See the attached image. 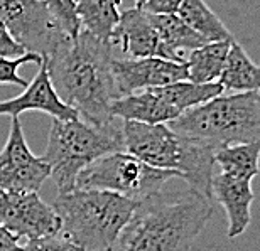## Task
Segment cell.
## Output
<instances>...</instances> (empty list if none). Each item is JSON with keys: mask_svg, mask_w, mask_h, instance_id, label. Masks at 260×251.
Segmentation results:
<instances>
[{"mask_svg": "<svg viewBox=\"0 0 260 251\" xmlns=\"http://www.w3.org/2000/svg\"><path fill=\"white\" fill-rule=\"evenodd\" d=\"M215 164L220 165V172L253 181V177L260 172V142L218 149L215 152Z\"/></svg>", "mask_w": 260, "mask_h": 251, "instance_id": "cell-21", "label": "cell"}, {"mask_svg": "<svg viewBox=\"0 0 260 251\" xmlns=\"http://www.w3.org/2000/svg\"><path fill=\"white\" fill-rule=\"evenodd\" d=\"M232 41L206 43L201 48L191 51L186 59L188 81L203 85V83H216L220 80Z\"/></svg>", "mask_w": 260, "mask_h": 251, "instance_id": "cell-19", "label": "cell"}, {"mask_svg": "<svg viewBox=\"0 0 260 251\" xmlns=\"http://www.w3.org/2000/svg\"><path fill=\"white\" fill-rule=\"evenodd\" d=\"M218 83L226 93L260 91V66L248 57L247 51L235 39L230 44Z\"/></svg>", "mask_w": 260, "mask_h": 251, "instance_id": "cell-17", "label": "cell"}, {"mask_svg": "<svg viewBox=\"0 0 260 251\" xmlns=\"http://www.w3.org/2000/svg\"><path fill=\"white\" fill-rule=\"evenodd\" d=\"M178 172L164 170L145 164L128 152H112L98 157L76 177L75 189L110 191L128 199L142 201L157 194Z\"/></svg>", "mask_w": 260, "mask_h": 251, "instance_id": "cell-7", "label": "cell"}, {"mask_svg": "<svg viewBox=\"0 0 260 251\" xmlns=\"http://www.w3.org/2000/svg\"><path fill=\"white\" fill-rule=\"evenodd\" d=\"M168 125L176 133L215 150L260 142V91L221 93L210 101L184 110Z\"/></svg>", "mask_w": 260, "mask_h": 251, "instance_id": "cell-5", "label": "cell"}, {"mask_svg": "<svg viewBox=\"0 0 260 251\" xmlns=\"http://www.w3.org/2000/svg\"><path fill=\"white\" fill-rule=\"evenodd\" d=\"M24 112H43L59 120L80 117L75 108H71L58 96L44 61H41L38 75L34 76L32 81L27 83L25 90L20 95L0 101V115L19 117Z\"/></svg>", "mask_w": 260, "mask_h": 251, "instance_id": "cell-12", "label": "cell"}, {"mask_svg": "<svg viewBox=\"0 0 260 251\" xmlns=\"http://www.w3.org/2000/svg\"><path fill=\"white\" fill-rule=\"evenodd\" d=\"M110 113L115 118L142 123H169L171 120L181 115L179 110L171 106L159 96L155 88H147V90L117 98L112 103Z\"/></svg>", "mask_w": 260, "mask_h": 251, "instance_id": "cell-16", "label": "cell"}, {"mask_svg": "<svg viewBox=\"0 0 260 251\" xmlns=\"http://www.w3.org/2000/svg\"><path fill=\"white\" fill-rule=\"evenodd\" d=\"M137 202L110 191L73 189L56 196L53 207L61 219L59 234L83 251H108Z\"/></svg>", "mask_w": 260, "mask_h": 251, "instance_id": "cell-4", "label": "cell"}, {"mask_svg": "<svg viewBox=\"0 0 260 251\" xmlns=\"http://www.w3.org/2000/svg\"><path fill=\"white\" fill-rule=\"evenodd\" d=\"M112 76L117 98L188 80L186 64L162 57H113Z\"/></svg>", "mask_w": 260, "mask_h": 251, "instance_id": "cell-11", "label": "cell"}, {"mask_svg": "<svg viewBox=\"0 0 260 251\" xmlns=\"http://www.w3.org/2000/svg\"><path fill=\"white\" fill-rule=\"evenodd\" d=\"M76 2L78 0H44L46 7H48L51 15L56 19V22L71 38H75L81 30L80 19H78L76 14Z\"/></svg>", "mask_w": 260, "mask_h": 251, "instance_id": "cell-23", "label": "cell"}, {"mask_svg": "<svg viewBox=\"0 0 260 251\" xmlns=\"http://www.w3.org/2000/svg\"><path fill=\"white\" fill-rule=\"evenodd\" d=\"M51 169L30 152L19 117H12L9 138L0 150V191L39 192L49 179Z\"/></svg>", "mask_w": 260, "mask_h": 251, "instance_id": "cell-10", "label": "cell"}, {"mask_svg": "<svg viewBox=\"0 0 260 251\" xmlns=\"http://www.w3.org/2000/svg\"><path fill=\"white\" fill-rule=\"evenodd\" d=\"M25 49L22 46H19L15 41L12 39V35L5 27V24L0 20V56L2 57H17L22 56Z\"/></svg>", "mask_w": 260, "mask_h": 251, "instance_id": "cell-25", "label": "cell"}, {"mask_svg": "<svg viewBox=\"0 0 260 251\" xmlns=\"http://www.w3.org/2000/svg\"><path fill=\"white\" fill-rule=\"evenodd\" d=\"M211 197L221 204L228 218V239L238 238L247 231L252 221V204L255 199L252 181L225 174H213L210 184Z\"/></svg>", "mask_w": 260, "mask_h": 251, "instance_id": "cell-13", "label": "cell"}, {"mask_svg": "<svg viewBox=\"0 0 260 251\" xmlns=\"http://www.w3.org/2000/svg\"><path fill=\"white\" fill-rule=\"evenodd\" d=\"M122 122L110 128H98L83 118H53L48 147L41 157L51 169L58 194L75 189L78 174L98 157L122 152Z\"/></svg>", "mask_w": 260, "mask_h": 251, "instance_id": "cell-6", "label": "cell"}, {"mask_svg": "<svg viewBox=\"0 0 260 251\" xmlns=\"http://www.w3.org/2000/svg\"><path fill=\"white\" fill-rule=\"evenodd\" d=\"M155 32L159 35V46L155 57L186 64L191 51L201 48L208 41L183 22L176 14H149Z\"/></svg>", "mask_w": 260, "mask_h": 251, "instance_id": "cell-15", "label": "cell"}, {"mask_svg": "<svg viewBox=\"0 0 260 251\" xmlns=\"http://www.w3.org/2000/svg\"><path fill=\"white\" fill-rule=\"evenodd\" d=\"M183 0H147L142 9L149 14H176Z\"/></svg>", "mask_w": 260, "mask_h": 251, "instance_id": "cell-26", "label": "cell"}, {"mask_svg": "<svg viewBox=\"0 0 260 251\" xmlns=\"http://www.w3.org/2000/svg\"><path fill=\"white\" fill-rule=\"evenodd\" d=\"M0 226L19 239L59 234L61 219L39 192L0 191Z\"/></svg>", "mask_w": 260, "mask_h": 251, "instance_id": "cell-9", "label": "cell"}, {"mask_svg": "<svg viewBox=\"0 0 260 251\" xmlns=\"http://www.w3.org/2000/svg\"><path fill=\"white\" fill-rule=\"evenodd\" d=\"M0 20L25 52L48 57L71 35L56 22L44 0H0Z\"/></svg>", "mask_w": 260, "mask_h": 251, "instance_id": "cell-8", "label": "cell"}, {"mask_svg": "<svg viewBox=\"0 0 260 251\" xmlns=\"http://www.w3.org/2000/svg\"><path fill=\"white\" fill-rule=\"evenodd\" d=\"M43 57L36 52H24L17 57H2L0 56V85H15V86H27V81L19 75V67L24 64H41Z\"/></svg>", "mask_w": 260, "mask_h": 251, "instance_id": "cell-22", "label": "cell"}, {"mask_svg": "<svg viewBox=\"0 0 260 251\" xmlns=\"http://www.w3.org/2000/svg\"><path fill=\"white\" fill-rule=\"evenodd\" d=\"M147 2V0H135V7H140L142 9V5Z\"/></svg>", "mask_w": 260, "mask_h": 251, "instance_id": "cell-28", "label": "cell"}, {"mask_svg": "<svg viewBox=\"0 0 260 251\" xmlns=\"http://www.w3.org/2000/svg\"><path fill=\"white\" fill-rule=\"evenodd\" d=\"M20 246V239L9 233L4 226H0V251H17Z\"/></svg>", "mask_w": 260, "mask_h": 251, "instance_id": "cell-27", "label": "cell"}, {"mask_svg": "<svg viewBox=\"0 0 260 251\" xmlns=\"http://www.w3.org/2000/svg\"><path fill=\"white\" fill-rule=\"evenodd\" d=\"M112 48L120 49L127 57L155 56L159 46V35L150 20L149 12L140 7H132L120 12L118 24L113 29Z\"/></svg>", "mask_w": 260, "mask_h": 251, "instance_id": "cell-14", "label": "cell"}, {"mask_svg": "<svg viewBox=\"0 0 260 251\" xmlns=\"http://www.w3.org/2000/svg\"><path fill=\"white\" fill-rule=\"evenodd\" d=\"M120 4L122 0H78L76 14L81 29L103 43H110L120 19Z\"/></svg>", "mask_w": 260, "mask_h": 251, "instance_id": "cell-18", "label": "cell"}, {"mask_svg": "<svg viewBox=\"0 0 260 251\" xmlns=\"http://www.w3.org/2000/svg\"><path fill=\"white\" fill-rule=\"evenodd\" d=\"M113 48L81 29L75 38L68 39L53 54L43 57L51 83L58 96L80 118L98 128H110L120 123L110 113L117 100L112 76Z\"/></svg>", "mask_w": 260, "mask_h": 251, "instance_id": "cell-1", "label": "cell"}, {"mask_svg": "<svg viewBox=\"0 0 260 251\" xmlns=\"http://www.w3.org/2000/svg\"><path fill=\"white\" fill-rule=\"evenodd\" d=\"M213 214L211 201L188 187L176 194L149 196L108 251H189Z\"/></svg>", "mask_w": 260, "mask_h": 251, "instance_id": "cell-2", "label": "cell"}, {"mask_svg": "<svg viewBox=\"0 0 260 251\" xmlns=\"http://www.w3.org/2000/svg\"><path fill=\"white\" fill-rule=\"evenodd\" d=\"M122 133L125 152L157 169L178 172L179 179L188 182L191 189L211 201L215 149L176 133L168 123L122 120Z\"/></svg>", "mask_w": 260, "mask_h": 251, "instance_id": "cell-3", "label": "cell"}, {"mask_svg": "<svg viewBox=\"0 0 260 251\" xmlns=\"http://www.w3.org/2000/svg\"><path fill=\"white\" fill-rule=\"evenodd\" d=\"M17 251H83V248L70 241L63 234H54V236L25 239V243L20 244Z\"/></svg>", "mask_w": 260, "mask_h": 251, "instance_id": "cell-24", "label": "cell"}, {"mask_svg": "<svg viewBox=\"0 0 260 251\" xmlns=\"http://www.w3.org/2000/svg\"><path fill=\"white\" fill-rule=\"evenodd\" d=\"M258 66H260V64H258Z\"/></svg>", "mask_w": 260, "mask_h": 251, "instance_id": "cell-29", "label": "cell"}, {"mask_svg": "<svg viewBox=\"0 0 260 251\" xmlns=\"http://www.w3.org/2000/svg\"><path fill=\"white\" fill-rule=\"evenodd\" d=\"M176 15L208 43L233 39L232 32L225 27L220 17L208 7L205 0H183Z\"/></svg>", "mask_w": 260, "mask_h": 251, "instance_id": "cell-20", "label": "cell"}]
</instances>
